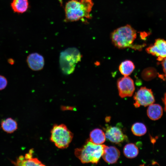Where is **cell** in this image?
I'll return each mask as SVG.
<instances>
[{
  "instance_id": "obj_1",
  "label": "cell",
  "mask_w": 166,
  "mask_h": 166,
  "mask_svg": "<svg viewBox=\"0 0 166 166\" xmlns=\"http://www.w3.org/2000/svg\"><path fill=\"white\" fill-rule=\"evenodd\" d=\"M93 5L92 0H69L65 6V21L73 22L91 18Z\"/></svg>"
},
{
  "instance_id": "obj_2",
  "label": "cell",
  "mask_w": 166,
  "mask_h": 166,
  "mask_svg": "<svg viewBox=\"0 0 166 166\" xmlns=\"http://www.w3.org/2000/svg\"><path fill=\"white\" fill-rule=\"evenodd\" d=\"M137 32L130 25H127L114 30L111 34V39L114 45L120 49L131 48L140 49L143 45H134Z\"/></svg>"
},
{
  "instance_id": "obj_3",
  "label": "cell",
  "mask_w": 166,
  "mask_h": 166,
  "mask_svg": "<svg viewBox=\"0 0 166 166\" xmlns=\"http://www.w3.org/2000/svg\"><path fill=\"white\" fill-rule=\"evenodd\" d=\"M106 145L97 144L89 140L82 147L75 149L74 154L83 163L97 164L103 154Z\"/></svg>"
},
{
  "instance_id": "obj_4",
  "label": "cell",
  "mask_w": 166,
  "mask_h": 166,
  "mask_svg": "<svg viewBox=\"0 0 166 166\" xmlns=\"http://www.w3.org/2000/svg\"><path fill=\"white\" fill-rule=\"evenodd\" d=\"M81 57L79 51L75 47L69 48L62 51L60 53L59 61L62 72L66 75L73 73Z\"/></svg>"
},
{
  "instance_id": "obj_5",
  "label": "cell",
  "mask_w": 166,
  "mask_h": 166,
  "mask_svg": "<svg viewBox=\"0 0 166 166\" xmlns=\"http://www.w3.org/2000/svg\"><path fill=\"white\" fill-rule=\"evenodd\" d=\"M51 132V140L59 148L68 147L73 137V134L64 124L54 125Z\"/></svg>"
},
{
  "instance_id": "obj_6",
  "label": "cell",
  "mask_w": 166,
  "mask_h": 166,
  "mask_svg": "<svg viewBox=\"0 0 166 166\" xmlns=\"http://www.w3.org/2000/svg\"><path fill=\"white\" fill-rule=\"evenodd\" d=\"M133 98L135 101L134 105L136 108L140 106H149L155 102L152 90L144 87H141L135 93Z\"/></svg>"
},
{
  "instance_id": "obj_7",
  "label": "cell",
  "mask_w": 166,
  "mask_h": 166,
  "mask_svg": "<svg viewBox=\"0 0 166 166\" xmlns=\"http://www.w3.org/2000/svg\"><path fill=\"white\" fill-rule=\"evenodd\" d=\"M117 87L119 95L121 98L132 96L135 89L133 80L128 76L119 79Z\"/></svg>"
},
{
  "instance_id": "obj_8",
  "label": "cell",
  "mask_w": 166,
  "mask_h": 166,
  "mask_svg": "<svg viewBox=\"0 0 166 166\" xmlns=\"http://www.w3.org/2000/svg\"><path fill=\"white\" fill-rule=\"evenodd\" d=\"M148 53L157 57V60L162 61L166 57V40L158 38L155 40L154 44L146 49Z\"/></svg>"
},
{
  "instance_id": "obj_9",
  "label": "cell",
  "mask_w": 166,
  "mask_h": 166,
  "mask_svg": "<svg viewBox=\"0 0 166 166\" xmlns=\"http://www.w3.org/2000/svg\"><path fill=\"white\" fill-rule=\"evenodd\" d=\"M105 132L106 138L113 143L119 144L127 139V136L118 126H108Z\"/></svg>"
},
{
  "instance_id": "obj_10",
  "label": "cell",
  "mask_w": 166,
  "mask_h": 166,
  "mask_svg": "<svg viewBox=\"0 0 166 166\" xmlns=\"http://www.w3.org/2000/svg\"><path fill=\"white\" fill-rule=\"evenodd\" d=\"M27 62L29 67L35 71L42 69L44 65V59L41 54L37 53H30L27 57Z\"/></svg>"
},
{
  "instance_id": "obj_11",
  "label": "cell",
  "mask_w": 166,
  "mask_h": 166,
  "mask_svg": "<svg viewBox=\"0 0 166 166\" xmlns=\"http://www.w3.org/2000/svg\"><path fill=\"white\" fill-rule=\"evenodd\" d=\"M120 155V152L117 148L113 146L106 145L102 157L107 163L113 164L117 162Z\"/></svg>"
},
{
  "instance_id": "obj_12",
  "label": "cell",
  "mask_w": 166,
  "mask_h": 166,
  "mask_svg": "<svg viewBox=\"0 0 166 166\" xmlns=\"http://www.w3.org/2000/svg\"><path fill=\"white\" fill-rule=\"evenodd\" d=\"M147 114L151 119L153 120H158L162 115V108L159 104L153 103L149 105L147 110Z\"/></svg>"
},
{
  "instance_id": "obj_13",
  "label": "cell",
  "mask_w": 166,
  "mask_h": 166,
  "mask_svg": "<svg viewBox=\"0 0 166 166\" xmlns=\"http://www.w3.org/2000/svg\"><path fill=\"white\" fill-rule=\"evenodd\" d=\"M89 140L97 144H101L106 140L105 134L101 129L96 128L92 131L90 133Z\"/></svg>"
},
{
  "instance_id": "obj_14",
  "label": "cell",
  "mask_w": 166,
  "mask_h": 166,
  "mask_svg": "<svg viewBox=\"0 0 166 166\" xmlns=\"http://www.w3.org/2000/svg\"><path fill=\"white\" fill-rule=\"evenodd\" d=\"M11 6L13 11L18 14L25 12L29 6L28 0H13Z\"/></svg>"
},
{
  "instance_id": "obj_15",
  "label": "cell",
  "mask_w": 166,
  "mask_h": 166,
  "mask_svg": "<svg viewBox=\"0 0 166 166\" xmlns=\"http://www.w3.org/2000/svg\"><path fill=\"white\" fill-rule=\"evenodd\" d=\"M1 127L4 131L11 133L18 129V124L16 121L13 119L8 118L1 122Z\"/></svg>"
},
{
  "instance_id": "obj_16",
  "label": "cell",
  "mask_w": 166,
  "mask_h": 166,
  "mask_svg": "<svg viewBox=\"0 0 166 166\" xmlns=\"http://www.w3.org/2000/svg\"><path fill=\"white\" fill-rule=\"evenodd\" d=\"M135 68V65L132 61L129 60H126L121 63L119 69L122 75L124 76H127L132 73Z\"/></svg>"
},
{
  "instance_id": "obj_17",
  "label": "cell",
  "mask_w": 166,
  "mask_h": 166,
  "mask_svg": "<svg viewBox=\"0 0 166 166\" xmlns=\"http://www.w3.org/2000/svg\"><path fill=\"white\" fill-rule=\"evenodd\" d=\"M138 149L134 144L129 143L126 144L123 149L124 156L128 158H133L136 157L138 154Z\"/></svg>"
},
{
  "instance_id": "obj_18",
  "label": "cell",
  "mask_w": 166,
  "mask_h": 166,
  "mask_svg": "<svg viewBox=\"0 0 166 166\" xmlns=\"http://www.w3.org/2000/svg\"><path fill=\"white\" fill-rule=\"evenodd\" d=\"M12 163L16 166H44L38 159L33 157L28 159H24L22 160L17 159L15 162L12 161Z\"/></svg>"
},
{
  "instance_id": "obj_19",
  "label": "cell",
  "mask_w": 166,
  "mask_h": 166,
  "mask_svg": "<svg viewBox=\"0 0 166 166\" xmlns=\"http://www.w3.org/2000/svg\"><path fill=\"white\" fill-rule=\"evenodd\" d=\"M131 130L134 135L137 136H140L146 133L147 128L146 126L143 123L136 122L132 125Z\"/></svg>"
},
{
  "instance_id": "obj_20",
  "label": "cell",
  "mask_w": 166,
  "mask_h": 166,
  "mask_svg": "<svg viewBox=\"0 0 166 166\" xmlns=\"http://www.w3.org/2000/svg\"><path fill=\"white\" fill-rule=\"evenodd\" d=\"M157 75V72L155 68L148 67L143 71L141 73V77L144 80L149 81L156 77Z\"/></svg>"
},
{
  "instance_id": "obj_21",
  "label": "cell",
  "mask_w": 166,
  "mask_h": 166,
  "mask_svg": "<svg viewBox=\"0 0 166 166\" xmlns=\"http://www.w3.org/2000/svg\"><path fill=\"white\" fill-rule=\"evenodd\" d=\"M7 84V81L6 78L4 76L0 75V90L5 89Z\"/></svg>"
},
{
  "instance_id": "obj_22",
  "label": "cell",
  "mask_w": 166,
  "mask_h": 166,
  "mask_svg": "<svg viewBox=\"0 0 166 166\" xmlns=\"http://www.w3.org/2000/svg\"><path fill=\"white\" fill-rule=\"evenodd\" d=\"M161 64L164 73V76L166 78V57L161 61Z\"/></svg>"
},
{
  "instance_id": "obj_23",
  "label": "cell",
  "mask_w": 166,
  "mask_h": 166,
  "mask_svg": "<svg viewBox=\"0 0 166 166\" xmlns=\"http://www.w3.org/2000/svg\"><path fill=\"white\" fill-rule=\"evenodd\" d=\"M8 61L9 63L10 64H13V63H14V60H13L12 59H10L9 60H8Z\"/></svg>"
},
{
  "instance_id": "obj_24",
  "label": "cell",
  "mask_w": 166,
  "mask_h": 166,
  "mask_svg": "<svg viewBox=\"0 0 166 166\" xmlns=\"http://www.w3.org/2000/svg\"><path fill=\"white\" fill-rule=\"evenodd\" d=\"M60 4L61 5H62V0H58Z\"/></svg>"
}]
</instances>
